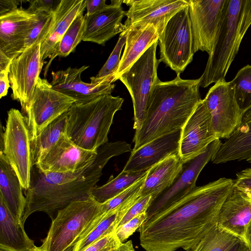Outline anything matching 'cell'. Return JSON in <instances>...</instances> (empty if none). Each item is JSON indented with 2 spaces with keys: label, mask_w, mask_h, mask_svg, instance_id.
<instances>
[{
  "label": "cell",
  "mask_w": 251,
  "mask_h": 251,
  "mask_svg": "<svg viewBox=\"0 0 251 251\" xmlns=\"http://www.w3.org/2000/svg\"><path fill=\"white\" fill-rule=\"evenodd\" d=\"M101 203L90 196L59 210L43 243L46 251H64L74 246L99 221Z\"/></svg>",
  "instance_id": "obj_6"
},
{
  "label": "cell",
  "mask_w": 251,
  "mask_h": 251,
  "mask_svg": "<svg viewBox=\"0 0 251 251\" xmlns=\"http://www.w3.org/2000/svg\"><path fill=\"white\" fill-rule=\"evenodd\" d=\"M97 154V151L79 147L64 134L35 165L45 174L74 172L88 164Z\"/></svg>",
  "instance_id": "obj_18"
},
{
  "label": "cell",
  "mask_w": 251,
  "mask_h": 251,
  "mask_svg": "<svg viewBox=\"0 0 251 251\" xmlns=\"http://www.w3.org/2000/svg\"><path fill=\"white\" fill-rule=\"evenodd\" d=\"M158 40L118 78L127 89L134 109L133 128L138 130L146 117L154 86L159 80L157 71L159 59L156 56Z\"/></svg>",
  "instance_id": "obj_7"
},
{
  "label": "cell",
  "mask_w": 251,
  "mask_h": 251,
  "mask_svg": "<svg viewBox=\"0 0 251 251\" xmlns=\"http://www.w3.org/2000/svg\"><path fill=\"white\" fill-rule=\"evenodd\" d=\"M20 1L17 0H0V16L17 9Z\"/></svg>",
  "instance_id": "obj_44"
},
{
  "label": "cell",
  "mask_w": 251,
  "mask_h": 251,
  "mask_svg": "<svg viewBox=\"0 0 251 251\" xmlns=\"http://www.w3.org/2000/svg\"><path fill=\"white\" fill-rule=\"evenodd\" d=\"M183 165L178 153H176L153 166L147 174L141 197L151 195L152 201L173 184L181 173Z\"/></svg>",
  "instance_id": "obj_26"
},
{
  "label": "cell",
  "mask_w": 251,
  "mask_h": 251,
  "mask_svg": "<svg viewBox=\"0 0 251 251\" xmlns=\"http://www.w3.org/2000/svg\"><path fill=\"white\" fill-rule=\"evenodd\" d=\"M140 197L127 201L114 209L103 213L95 226L74 245L73 251H83L97 240L115 231L122 219Z\"/></svg>",
  "instance_id": "obj_29"
},
{
  "label": "cell",
  "mask_w": 251,
  "mask_h": 251,
  "mask_svg": "<svg viewBox=\"0 0 251 251\" xmlns=\"http://www.w3.org/2000/svg\"><path fill=\"white\" fill-rule=\"evenodd\" d=\"M149 170L141 171L123 170L115 177L111 176L105 184L101 186H96L91 191V196L98 202L103 203L133 184L144 176Z\"/></svg>",
  "instance_id": "obj_32"
},
{
  "label": "cell",
  "mask_w": 251,
  "mask_h": 251,
  "mask_svg": "<svg viewBox=\"0 0 251 251\" xmlns=\"http://www.w3.org/2000/svg\"><path fill=\"white\" fill-rule=\"evenodd\" d=\"M8 73L9 71L0 72V99L7 95L10 87Z\"/></svg>",
  "instance_id": "obj_45"
},
{
  "label": "cell",
  "mask_w": 251,
  "mask_h": 251,
  "mask_svg": "<svg viewBox=\"0 0 251 251\" xmlns=\"http://www.w3.org/2000/svg\"><path fill=\"white\" fill-rule=\"evenodd\" d=\"M128 29V27L126 26L125 30L120 34L116 46L108 59L96 75V77L102 78L108 76H115L116 78V74L121 61V53L124 46L126 44Z\"/></svg>",
  "instance_id": "obj_37"
},
{
  "label": "cell",
  "mask_w": 251,
  "mask_h": 251,
  "mask_svg": "<svg viewBox=\"0 0 251 251\" xmlns=\"http://www.w3.org/2000/svg\"></svg>",
  "instance_id": "obj_49"
},
{
  "label": "cell",
  "mask_w": 251,
  "mask_h": 251,
  "mask_svg": "<svg viewBox=\"0 0 251 251\" xmlns=\"http://www.w3.org/2000/svg\"><path fill=\"white\" fill-rule=\"evenodd\" d=\"M203 100L217 137L219 139L228 138L241 125L244 114L236 102L230 81L223 80L215 83Z\"/></svg>",
  "instance_id": "obj_13"
},
{
  "label": "cell",
  "mask_w": 251,
  "mask_h": 251,
  "mask_svg": "<svg viewBox=\"0 0 251 251\" xmlns=\"http://www.w3.org/2000/svg\"><path fill=\"white\" fill-rule=\"evenodd\" d=\"M181 130L159 137L132 151L123 170H148L169 155L178 153Z\"/></svg>",
  "instance_id": "obj_21"
},
{
  "label": "cell",
  "mask_w": 251,
  "mask_h": 251,
  "mask_svg": "<svg viewBox=\"0 0 251 251\" xmlns=\"http://www.w3.org/2000/svg\"><path fill=\"white\" fill-rule=\"evenodd\" d=\"M32 14L33 23L26 37L25 50L37 44H41L49 32L53 13L41 10L27 8Z\"/></svg>",
  "instance_id": "obj_35"
},
{
  "label": "cell",
  "mask_w": 251,
  "mask_h": 251,
  "mask_svg": "<svg viewBox=\"0 0 251 251\" xmlns=\"http://www.w3.org/2000/svg\"><path fill=\"white\" fill-rule=\"evenodd\" d=\"M230 82L236 102L244 114L251 108V65L240 69Z\"/></svg>",
  "instance_id": "obj_34"
},
{
  "label": "cell",
  "mask_w": 251,
  "mask_h": 251,
  "mask_svg": "<svg viewBox=\"0 0 251 251\" xmlns=\"http://www.w3.org/2000/svg\"><path fill=\"white\" fill-rule=\"evenodd\" d=\"M123 3L129 6L126 13V26L152 24L159 36L170 19L188 5L187 0H126Z\"/></svg>",
  "instance_id": "obj_17"
},
{
  "label": "cell",
  "mask_w": 251,
  "mask_h": 251,
  "mask_svg": "<svg viewBox=\"0 0 251 251\" xmlns=\"http://www.w3.org/2000/svg\"><path fill=\"white\" fill-rule=\"evenodd\" d=\"M67 111L47 125L34 138L30 140L32 165H36L60 138L66 134Z\"/></svg>",
  "instance_id": "obj_31"
},
{
  "label": "cell",
  "mask_w": 251,
  "mask_h": 251,
  "mask_svg": "<svg viewBox=\"0 0 251 251\" xmlns=\"http://www.w3.org/2000/svg\"><path fill=\"white\" fill-rule=\"evenodd\" d=\"M74 246L69 247L68 249L65 250L64 251H73Z\"/></svg>",
  "instance_id": "obj_48"
},
{
  "label": "cell",
  "mask_w": 251,
  "mask_h": 251,
  "mask_svg": "<svg viewBox=\"0 0 251 251\" xmlns=\"http://www.w3.org/2000/svg\"><path fill=\"white\" fill-rule=\"evenodd\" d=\"M251 220V199L234 187L222 204L217 225L244 239Z\"/></svg>",
  "instance_id": "obj_22"
},
{
  "label": "cell",
  "mask_w": 251,
  "mask_h": 251,
  "mask_svg": "<svg viewBox=\"0 0 251 251\" xmlns=\"http://www.w3.org/2000/svg\"><path fill=\"white\" fill-rule=\"evenodd\" d=\"M151 200L152 197L151 195L140 197L126 214L120 222L118 226L124 225L138 215L146 212L151 204Z\"/></svg>",
  "instance_id": "obj_40"
},
{
  "label": "cell",
  "mask_w": 251,
  "mask_h": 251,
  "mask_svg": "<svg viewBox=\"0 0 251 251\" xmlns=\"http://www.w3.org/2000/svg\"><path fill=\"white\" fill-rule=\"evenodd\" d=\"M86 0H61L53 13L48 34L40 46L41 61L50 57L75 18L86 8Z\"/></svg>",
  "instance_id": "obj_23"
},
{
  "label": "cell",
  "mask_w": 251,
  "mask_h": 251,
  "mask_svg": "<svg viewBox=\"0 0 251 251\" xmlns=\"http://www.w3.org/2000/svg\"><path fill=\"white\" fill-rule=\"evenodd\" d=\"M124 100L111 94L91 100L74 102L67 111L66 134L79 147L92 151L108 142V134Z\"/></svg>",
  "instance_id": "obj_5"
},
{
  "label": "cell",
  "mask_w": 251,
  "mask_h": 251,
  "mask_svg": "<svg viewBox=\"0 0 251 251\" xmlns=\"http://www.w3.org/2000/svg\"><path fill=\"white\" fill-rule=\"evenodd\" d=\"M234 186L251 199V168H247L236 174Z\"/></svg>",
  "instance_id": "obj_41"
},
{
  "label": "cell",
  "mask_w": 251,
  "mask_h": 251,
  "mask_svg": "<svg viewBox=\"0 0 251 251\" xmlns=\"http://www.w3.org/2000/svg\"><path fill=\"white\" fill-rule=\"evenodd\" d=\"M147 174L118 195L102 203L101 208L103 213L114 209L123 203L140 197L141 190L145 181Z\"/></svg>",
  "instance_id": "obj_38"
},
{
  "label": "cell",
  "mask_w": 251,
  "mask_h": 251,
  "mask_svg": "<svg viewBox=\"0 0 251 251\" xmlns=\"http://www.w3.org/2000/svg\"><path fill=\"white\" fill-rule=\"evenodd\" d=\"M61 0H28L29 7L53 13Z\"/></svg>",
  "instance_id": "obj_42"
},
{
  "label": "cell",
  "mask_w": 251,
  "mask_h": 251,
  "mask_svg": "<svg viewBox=\"0 0 251 251\" xmlns=\"http://www.w3.org/2000/svg\"><path fill=\"white\" fill-rule=\"evenodd\" d=\"M0 198L14 217L19 222L25 210L26 199L14 170L0 151Z\"/></svg>",
  "instance_id": "obj_27"
},
{
  "label": "cell",
  "mask_w": 251,
  "mask_h": 251,
  "mask_svg": "<svg viewBox=\"0 0 251 251\" xmlns=\"http://www.w3.org/2000/svg\"><path fill=\"white\" fill-rule=\"evenodd\" d=\"M251 25V0H228L220 29L200 77V87L206 88L212 83L225 80Z\"/></svg>",
  "instance_id": "obj_4"
},
{
  "label": "cell",
  "mask_w": 251,
  "mask_h": 251,
  "mask_svg": "<svg viewBox=\"0 0 251 251\" xmlns=\"http://www.w3.org/2000/svg\"><path fill=\"white\" fill-rule=\"evenodd\" d=\"M0 151L16 173L24 190L29 186L32 161L30 137L25 119L18 109H10L3 132L1 129Z\"/></svg>",
  "instance_id": "obj_9"
},
{
  "label": "cell",
  "mask_w": 251,
  "mask_h": 251,
  "mask_svg": "<svg viewBox=\"0 0 251 251\" xmlns=\"http://www.w3.org/2000/svg\"><path fill=\"white\" fill-rule=\"evenodd\" d=\"M75 100L55 90L45 78L39 77L32 97L22 109L30 140L50 123L68 111Z\"/></svg>",
  "instance_id": "obj_11"
},
{
  "label": "cell",
  "mask_w": 251,
  "mask_h": 251,
  "mask_svg": "<svg viewBox=\"0 0 251 251\" xmlns=\"http://www.w3.org/2000/svg\"><path fill=\"white\" fill-rule=\"evenodd\" d=\"M28 251H46L45 245L42 243L40 247H37L35 245L29 250Z\"/></svg>",
  "instance_id": "obj_47"
},
{
  "label": "cell",
  "mask_w": 251,
  "mask_h": 251,
  "mask_svg": "<svg viewBox=\"0 0 251 251\" xmlns=\"http://www.w3.org/2000/svg\"><path fill=\"white\" fill-rule=\"evenodd\" d=\"M110 4L91 15H85L82 41L104 45L107 41L126 28L122 20L126 16L123 0H111Z\"/></svg>",
  "instance_id": "obj_20"
},
{
  "label": "cell",
  "mask_w": 251,
  "mask_h": 251,
  "mask_svg": "<svg viewBox=\"0 0 251 251\" xmlns=\"http://www.w3.org/2000/svg\"><path fill=\"white\" fill-rule=\"evenodd\" d=\"M131 151L126 141L108 142L99 148L91 162L74 172L45 174L33 165L29 186L24 190L26 203L22 223L24 225L29 216L38 211L46 213L52 220L55 213L71 203L88 199L108 161Z\"/></svg>",
  "instance_id": "obj_2"
},
{
  "label": "cell",
  "mask_w": 251,
  "mask_h": 251,
  "mask_svg": "<svg viewBox=\"0 0 251 251\" xmlns=\"http://www.w3.org/2000/svg\"><path fill=\"white\" fill-rule=\"evenodd\" d=\"M217 139L203 99L181 129L179 156L183 163L189 161L203 152Z\"/></svg>",
  "instance_id": "obj_16"
},
{
  "label": "cell",
  "mask_w": 251,
  "mask_h": 251,
  "mask_svg": "<svg viewBox=\"0 0 251 251\" xmlns=\"http://www.w3.org/2000/svg\"><path fill=\"white\" fill-rule=\"evenodd\" d=\"M35 246L0 198V249L1 251H28Z\"/></svg>",
  "instance_id": "obj_28"
},
{
  "label": "cell",
  "mask_w": 251,
  "mask_h": 251,
  "mask_svg": "<svg viewBox=\"0 0 251 251\" xmlns=\"http://www.w3.org/2000/svg\"><path fill=\"white\" fill-rule=\"evenodd\" d=\"M127 27L128 33L116 74V80L159 38L158 30L152 24L133 25Z\"/></svg>",
  "instance_id": "obj_25"
},
{
  "label": "cell",
  "mask_w": 251,
  "mask_h": 251,
  "mask_svg": "<svg viewBox=\"0 0 251 251\" xmlns=\"http://www.w3.org/2000/svg\"><path fill=\"white\" fill-rule=\"evenodd\" d=\"M107 5L105 0H86V16L91 15L105 7Z\"/></svg>",
  "instance_id": "obj_43"
},
{
  "label": "cell",
  "mask_w": 251,
  "mask_h": 251,
  "mask_svg": "<svg viewBox=\"0 0 251 251\" xmlns=\"http://www.w3.org/2000/svg\"><path fill=\"white\" fill-rule=\"evenodd\" d=\"M244 240L245 241L249 251H251V220L245 230Z\"/></svg>",
  "instance_id": "obj_46"
},
{
  "label": "cell",
  "mask_w": 251,
  "mask_h": 251,
  "mask_svg": "<svg viewBox=\"0 0 251 251\" xmlns=\"http://www.w3.org/2000/svg\"><path fill=\"white\" fill-rule=\"evenodd\" d=\"M222 143L220 139L215 140L201 153L183 163L181 173L173 184L151 201L143 224L151 223L166 214L196 187L200 173L211 161Z\"/></svg>",
  "instance_id": "obj_8"
},
{
  "label": "cell",
  "mask_w": 251,
  "mask_h": 251,
  "mask_svg": "<svg viewBox=\"0 0 251 251\" xmlns=\"http://www.w3.org/2000/svg\"><path fill=\"white\" fill-rule=\"evenodd\" d=\"M200 77L183 79L177 74L174 79L158 81L154 87L146 117L135 131V151L159 137L180 130L201 101Z\"/></svg>",
  "instance_id": "obj_3"
},
{
  "label": "cell",
  "mask_w": 251,
  "mask_h": 251,
  "mask_svg": "<svg viewBox=\"0 0 251 251\" xmlns=\"http://www.w3.org/2000/svg\"><path fill=\"white\" fill-rule=\"evenodd\" d=\"M234 180L222 177L196 186L172 209L139 228L145 251H187L217 225L221 207L233 190Z\"/></svg>",
  "instance_id": "obj_1"
},
{
  "label": "cell",
  "mask_w": 251,
  "mask_h": 251,
  "mask_svg": "<svg viewBox=\"0 0 251 251\" xmlns=\"http://www.w3.org/2000/svg\"><path fill=\"white\" fill-rule=\"evenodd\" d=\"M147 218L146 212L141 213L116 229L117 235L122 243L130 237L139 228Z\"/></svg>",
  "instance_id": "obj_39"
},
{
  "label": "cell",
  "mask_w": 251,
  "mask_h": 251,
  "mask_svg": "<svg viewBox=\"0 0 251 251\" xmlns=\"http://www.w3.org/2000/svg\"><path fill=\"white\" fill-rule=\"evenodd\" d=\"M83 251H135L132 241L122 243L116 230L97 240Z\"/></svg>",
  "instance_id": "obj_36"
},
{
  "label": "cell",
  "mask_w": 251,
  "mask_h": 251,
  "mask_svg": "<svg viewBox=\"0 0 251 251\" xmlns=\"http://www.w3.org/2000/svg\"><path fill=\"white\" fill-rule=\"evenodd\" d=\"M160 62L174 71L183 72L194 54L188 5L175 14L159 36Z\"/></svg>",
  "instance_id": "obj_10"
},
{
  "label": "cell",
  "mask_w": 251,
  "mask_h": 251,
  "mask_svg": "<svg viewBox=\"0 0 251 251\" xmlns=\"http://www.w3.org/2000/svg\"><path fill=\"white\" fill-rule=\"evenodd\" d=\"M235 160L251 163V108L244 113L240 126L222 143L211 161L218 164Z\"/></svg>",
  "instance_id": "obj_24"
},
{
  "label": "cell",
  "mask_w": 251,
  "mask_h": 251,
  "mask_svg": "<svg viewBox=\"0 0 251 251\" xmlns=\"http://www.w3.org/2000/svg\"><path fill=\"white\" fill-rule=\"evenodd\" d=\"M85 17L81 12L75 18L58 43L45 72H47L51 62L57 56L66 57L74 52L76 46L82 41Z\"/></svg>",
  "instance_id": "obj_33"
},
{
  "label": "cell",
  "mask_w": 251,
  "mask_h": 251,
  "mask_svg": "<svg viewBox=\"0 0 251 251\" xmlns=\"http://www.w3.org/2000/svg\"><path fill=\"white\" fill-rule=\"evenodd\" d=\"M193 51L209 54L220 29L228 0H188Z\"/></svg>",
  "instance_id": "obj_12"
},
{
  "label": "cell",
  "mask_w": 251,
  "mask_h": 251,
  "mask_svg": "<svg viewBox=\"0 0 251 251\" xmlns=\"http://www.w3.org/2000/svg\"><path fill=\"white\" fill-rule=\"evenodd\" d=\"M32 23L27 8H18L0 16V54L12 61L22 53Z\"/></svg>",
  "instance_id": "obj_19"
},
{
  "label": "cell",
  "mask_w": 251,
  "mask_h": 251,
  "mask_svg": "<svg viewBox=\"0 0 251 251\" xmlns=\"http://www.w3.org/2000/svg\"><path fill=\"white\" fill-rule=\"evenodd\" d=\"M41 44L25 50L15 58L10 66L8 77L11 97L20 102L22 109L30 101L44 63L40 56Z\"/></svg>",
  "instance_id": "obj_15"
},
{
  "label": "cell",
  "mask_w": 251,
  "mask_h": 251,
  "mask_svg": "<svg viewBox=\"0 0 251 251\" xmlns=\"http://www.w3.org/2000/svg\"><path fill=\"white\" fill-rule=\"evenodd\" d=\"M186 251H249L243 239L217 225Z\"/></svg>",
  "instance_id": "obj_30"
},
{
  "label": "cell",
  "mask_w": 251,
  "mask_h": 251,
  "mask_svg": "<svg viewBox=\"0 0 251 251\" xmlns=\"http://www.w3.org/2000/svg\"><path fill=\"white\" fill-rule=\"evenodd\" d=\"M84 65L80 68L69 67L65 70L52 71L50 82L55 90L68 96L75 100V103H83L105 95L111 94L116 81L115 76L99 78L98 81L91 80L86 83L82 81V73L88 68Z\"/></svg>",
  "instance_id": "obj_14"
}]
</instances>
